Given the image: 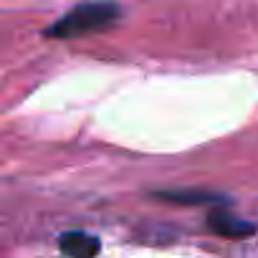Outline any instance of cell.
I'll use <instances>...</instances> for the list:
<instances>
[{"label": "cell", "mask_w": 258, "mask_h": 258, "mask_svg": "<svg viewBox=\"0 0 258 258\" xmlns=\"http://www.w3.org/2000/svg\"><path fill=\"white\" fill-rule=\"evenodd\" d=\"M121 18V8L111 0H86L63 13L56 23L46 28L48 38H81L89 33L106 31Z\"/></svg>", "instance_id": "obj_1"}, {"label": "cell", "mask_w": 258, "mask_h": 258, "mask_svg": "<svg viewBox=\"0 0 258 258\" xmlns=\"http://www.w3.org/2000/svg\"><path fill=\"white\" fill-rule=\"evenodd\" d=\"M225 203H220L218 208H213L208 213V228L220 235V238H230V240H238V238H248L255 233V225L243 220V218H235L230 210L223 208Z\"/></svg>", "instance_id": "obj_2"}, {"label": "cell", "mask_w": 258, "mask_h": 258, "mask_svg": "<svg viewBox=\"0 0 258 258\" xmlns=\"http://www.w3.org/2000/svg\"><path fill=\"white\" fill-rule=\"evenodd\" d=\"M58 248L66 253V255H74V258H94L99 250H101V243L96 235L91 233H81V230H69L58 238Z\"/></svg>", "instance_id": "obj_3"}, {"label": "cell", "mask_w": 258, "mask_h": 258, "mask_svg": "<svg viewBox=\"0 0 258 258\" xmlns=\"http://www.w3.org/2000/svg\"><path fill=\"white\" fill-rule=\"evenodd\" d=\"M160 200L165 203H177V205H205V203H225V198L205 192V190H162L157 192Z\"/></svg>", "instance_id": "obj_4"}]
</instances>
